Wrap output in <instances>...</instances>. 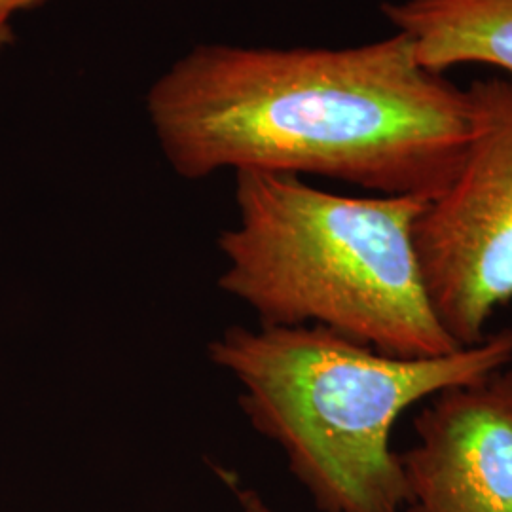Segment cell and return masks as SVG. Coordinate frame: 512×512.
<instances>
[{
  "label": "cell",
  "mask_w": 512,
  "mask_h": 512,
  "mask_svg": "<svg viewBox=\"0 0 512 512\" xmlns=\"http://www.w3.org/2000/svg\"><path fill=\"white\" fill-rule=\"evenodd\" d=\"M222 476L226 478L228 486L234 490V494L238 497L241 512H274L270 509V505H268L260 495L256 494L255 490L239 486L238 482H236V478L232 475L222 473Z\"/></svg>",
  "instance_id": "obj_8"
},
{
  "label": "cell",
  "mask_w": 512,
  "mask_h": 512,
  "mask_svg": "<svg viewBox=\"0 0 512 512\" xmlns=\"http://www.w3.org/2000/svg\"><path fill=\"white\" fill-rule=\"evenodd\" d=\"M469 93L467 156L414 224L425 293L459 348L480 344L494 311L512 300V86L490 78Z\"/></svg>",
  "instance_id": "obj_4"
},
{
  "label": "cell",
  "mask_w": 512,
  "mask_h": 512,
  "mask_svg": "<svg viewBox=\"0 0 512 512\" xmlns=\"http://www.w3.org/2000/svg\"><path fill=\"white\" fill-rule=\"evenodd\" d=\"M238 220L219 238L220 289L268 327H321L397 357L458 351L414 247L427 202L355 198L302 177L236 173Z\"/></svg>",
  "instance_id": "obj_2"
},
{
  "label": "cell",
  "mask_w": 512,
  "mask_h": 512,
  "mask_svg": "<svg viewBox=\"0 0 512 512\" xmlns=\"http://www.w3.org/2000/svg\"><path fill=\"white\" fill-rule=\"evenodd\" d=\"M50 0H0V46L14 42L12 18L19 12H29Z\"/></svg>",
  "instance_id": "obj_7"
},
{
  "label": "cell",
  "mask_w": 512,
  "mask_h": 512,
  "mask_svg": "<svg viewBox=\"0 0 512 512\" xmlns=\"http://www.w3.org/2000/svg\"><path fill=\"white\" fill-rule=\"evenodd\" d=\"M147 114L190 181L253 169L425 202L456 179L475 128L469 88L425 69L401 33L349 48L200 44L150 86Z\"/></svg>",
  "instance_id": "obj_1"
},
{
  "label": "cell",
  "mask_w": 512,
  "mask_h": 512,
  "mask_svg": "<svg viewBox=\"0 0 512 512\" xmlns=\"http://www.w3.org/2000/svg\"><path fill=\"white\" fill-rule=\"evenodd\" d=\"M382 12L425 69L490 65L512 86V0H399Z\"/></svg>",
  "instance_id": "obj_6"
},
{
  "label": "cell",
  "mask_w": 512,
  "mask_h": 512,
  "mask_svg": "<svg viewBox=\"0 0 512 512\" xmlns=\"http://www.w3.org/2000/svg\"><path fill=\"white\" fill-rule=\"evenodd\" d=\"M209 359L321 512H403L395 423L440 391L512 365V329L439 357H397L321 327H230Z\"/></svg>",
  "instance_id": "obj_3"
},
{
  "label": "cell",
  "mask_w": 512,
  "mask_h": 512,
  "mask_svg": "<svg viewBox=\"0 0 512 512\" xmlns=\"http://www.w3.org/2000/svg\"><path fill=\"white\" fill-rule=\"evenodd\" d=\"M414 433L403 512H512L511 365L427 399Z\"/></svg>",
  "instance_id": "obj_5"
}]
</instances>
